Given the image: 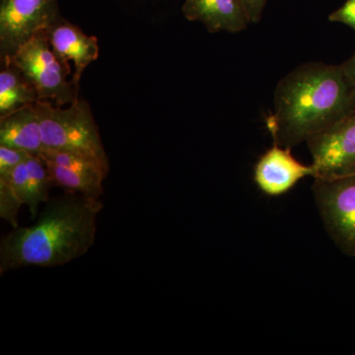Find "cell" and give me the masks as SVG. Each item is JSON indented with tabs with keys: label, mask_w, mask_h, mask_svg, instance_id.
I'll return each instance as SVG.
<instances>
[{
	"label": "cell",
	"mask_w": 355,
	"mask_h": 355,
	"mask_svg": "<svg viewBox=\"0 0 355 355\" xmlns=\"http://www.w3.org/2000/svg\"><path fill=\"white\" fill-rule=\"evenodd\" d=\"M355 109V91L340 65L311 62L284 76L266 125L273 144L291 149Z\"/></svg>",
	"instance_id": "1"
},
{
	"label": "cell",
	"mask_w": 355,
	"mask_h": 355,
	"mask_svg": "<svg viewBox=\"0 0 355 355\" xmlns=\"http://www.w3.org/2000/svg\"><path fill=\"white\" fill-rule=\"evenodd\" d=\"M100 198L69 193L46 202L36 223L13 228L0 242V275L24 268L67 265L94 245Z\"/></svg>",
	"instance_id": "2"
},
{
	"label": "cell",
	"mask_w": 355,
	"mask_h": 355,
	"mask_svg": "<svg viewBox=\"0 0 355 355\" xmlns=\"http://www.w3.org/2000/svg\"><path fill=\"white\" fill-rule=\"evenodd\" d=\"M35 107L44 148L83 154L109 169L99 128L85 100L77 99L65 109L50 101H38Z\"/></svg>",
	"instance_id": "3"
},
{
	"label": "cell",
	"mask_w": 355,
	"mask_h": 355,
	"mask_svg": "<svg viewBox=\"0 0 355 355\" xmlns=\"http://www.w3.org/2000/svg\"><path fill=\"white\" fill-rule=\"evenodd\" d=\"M11 64L36 89L39 101L53 100L58 106L78 99V87L69 81L70 67L51 49L46 31L39 33L18 49L6 64Z\"/></svg>",
	"instance_id": "4"
},
{
	"label": "cell",
	"mask_w": 355,
	"mask_h": 355,
	"mask_svg": "<svg viewBox=\"0 0 355 355\" xmlns=\"http://www.w3.org/2000/svg\"><path fill=\"white\" fill-rule=\"evenodd\" d=\"M313 196L331 239L343 254L355 257V174L315 179Z\"/></svg>",
	"instance_id": "5"
},
{
	"label": "cell",
	"mask_w": 355,
	"mask_h": 355,
	"mask_svg": "<svg viewBox=\"0 0 355 355\" xmlns=\"http://www.w3.org/2000/svg\"><path fill=\"white\" fill-rule=\"evenodd\" d=\"M58 0H0V57L9 62L22 44L60 19Z\"/></svg>",
	"instance_id": "6"
},
{
	"label": "cell",
	"mask_w": 355,
	"mask_h": 355,
	"mask_svg": "<svg viewBox=\"0 0 355 355\" xmlns=\"http://www.w3.org/2000/svg\"><path fill=\"white\" fill-rule=\"evenodd\" d=\"M314 179L334 180L355 174V109L307 140Z\"/></svg>",
	"instance_id": "7"
},
{
	"label": "cell",
	"mask_w": 355,
	"mask_h": 355,
	"mask_svg": "<svg viewBox=\"0 0 355 355\" xmlns=\"http://www.w3.org/2000/svg\"><path fill=\"white\" fill-rule=\"evenodd\" d=\"M50 161L44 162L53 186L85 197L101 198L104 193L103 182L109 171L94 159L69 151L55 150L51 153Z\"/></svg>",
	"instance_id": "8"
},
{
	"label": "cell",
	"mask_w": 355,
	"mask_h": 355,
	"mask_svg": "<svg viewBox=\"0 0 355 355\" xmlns=\"http://www.w3.org/2000/svg\"><path fill=\"white\" fill-rule=\"evenodd\" d=\"M291 150L273 144L259 159L254 166V181L261 193L279 197L288 193L303 178H314L312 165L301 164Z\"/></svg>",
	"instance_id": "9"
},
{
	"label": "cell",
	"mask_w": 355,
	"mask_h": 355,
	"mask_svg": "<svg viewBox=\"0 0 355 355\" xmlns=\"http://www.w3.org/2000/svg\"><path fill=\"white\" fill-rule=\"evenodd\" d=\"M51 49L58 58L69 65L71 62L74 67L72 81L79 88L81 76L88 65L99 58V44L94 36H88L77 26L67 22L62 18L55 21L46 30Z\"/></svg>",
	"instance_id": "10"
},
{
	"label": "cell",
	"mask_w": 355,
	"mask_h": 355,
	"mask_svg": "<svg viewBox=\"0 0 355 355\" xmlns=\"http://www.w3.org/2000/svg\"><path fill=\"white\" fill-rule=\"evenodd\" d=\"M186 19L202 22L210 33H239L250 24L241 0H184Z\"/></svg>",
	"instance_id": "11"
},
{
	"label": "cell",
	"mask_w": 355,
	"mask_h": 355,
	"mask_svg": "<svg viewBox=\"0 0 355 355\" xmlns=\"http://www.w3.org/2000/svg\"><path fill=\"white\" fill-rule=\"evenodd\" d=\"M35 104L27 105L0 118V146L21 149L33 155H39L44 150Z\"/></svg>",
	"instance_id": "12"
},
{
	"label": "cell",
	"mask_w": 355,
	"mask_h": 355,
	"mask_svg": "<svg viewBox=\"0 0 355 355\" xmlns=\"http://www.w3.org/2000/svg\"><path fill=\"white\" fill-rule=\"evenodd\" d=\"M39 101L36 89L11 64L0 71V118L16 110Z\"/></svg>",
	"instance_id": "13"
},
{
	"label": "cell",
	"mask_w": 355,
	"mask_h": 355,
	"mask_svg": "<svg viewBox=\"0 0 355 355\" xmlns=\"http://www.w3.org/2000/svg\"><path fill=\"white\" fill-rule=\"evenodd\" d=\"M26 163L28 169L26 205L34 219L38 217L40 205L50 200L49 196L53 184L48 168L39 155H30Z\"/></svg>",
	"instance_id": "14"
},
{
	"label": "cell",
	"mask_w": 355,
	"mask_h": 355,
	"mask_svg": "<svg viewBox=\"0 0 355 355\" xmlns=\"http://www.w3.org/2000/svg\"><path fill=\"white\" fill-rule=\"evenodd\" d=\"M23 205H25L24 198L14 189L9 180L0 177V216L13 228L19 226L18 214Z\"/></svg>",
	"instance_id": "15"
},
{
	"label": "cell",
	"mask_w": 355,
	"mask_h": 355,
	"mask_svg": "<svg viewBox=\"0 0 355 355\" xmlns=\"http://www.w3.org/2000/svg\"><path fill=\"white\" fill-rule=\"evenodd\" d=\"M30 155L27 151L13 148L6 146H0V176H6L20 165L25 162Z\"/></svg>",
	"instance_id": "16"
},
{
	"label": "cell",
	"mask_w": 355,
	"mask_h": 355,
	"mask_svg": "<svg viewBox=\"0 0 355 355\" xmlns=\"http://www.w3.org/2000/svg\"><path fill=\"white\" fill-rule=\"evenodd\" d=\"M329 20L343 23L355 31V0H347L343 6L330 14Z\"/></svg>",
	"instance_id": "17"
},
{
	"label": "cell",
	"mask_w": 355,
	"mask_h": 355,
	"mask_svg": "<svg viewBox=\"0 0 355 355\" xmlns=\"http://www.w3.org/2000/svg\"><path fill=\"white\" fill-rule=\"evenodd\" d=\"M250 23L260 22L268 0H241Z\"/></svg>",
	"instance_id": "18"
},
{
	"label": "cell",
	"mask_w": 355,
	"mask_h": 355,
	"mask_svg": "<svg viewBox=\"0 0 355 355\" xmlns=\"http://www.w3.org/2000/svg\"><path fill=\"white\" fill-rule=\"evenodd\" d=\"M343 67V71L345 72L347 76L349 77L350 83L354 86L355 91V53L349 60L340 65Z\"/></svg>",
	"instance_id": "19"
}]
</instances>
